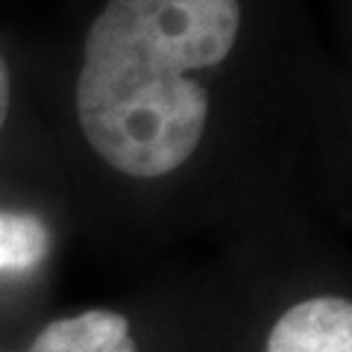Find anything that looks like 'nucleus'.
I'll return each instance as SVG.
<instances>
[{
	"label": "nucleus",
	"mask_w": 352,
	"mask_h": 352,
	"mask_svg": "<svg viewBox=\"0 0 352 352\" xmlns=\"http://www.w3.org/2000/svg\"><path fill=\"white\" fill-rule=\"evenodd\" d=\"M241 0H109L85 36L76 118L118 173L156 179L200 147L208 91L194 74L223 62Z\"/></svg>",
	"instance_id": "1"
},
{
	"label": "nucleus",
	"mask_w": 352,
	"mask_h": 352,
	"mask_svg": "<svg viewBox=\"0 0 352 352\" xmlns=\"http://www.w3.org/2000/svg\"><path fill=\"white\" fill-rule=\"evenodd\" d=\"M267 352H352V305L311 296L291 305L267 335Z\"/></svg>",
	"instance_id": "2"
},
{
	"label": "nucleus",
	"mask_w": 352,
	"mask_h": 352,
	"mask_svg": "<svg viewBox=\"0 0 352 352\" xmlns=\"http://www.w3.org/2000/svg\"><path fill=\"white\" fill-rule=\"evenodd\" d=\"M27 352H135V340L126 317L97 308L47 323Z\"/></svg>",
	"instance_id": "3"
},
{
	"label": "nucleus",
	"mask_w": 352,
	"mask_h": 352,
	"mask_svg": "<svg viewBox=\"0 0 352 352\" xmlns=\"http://www.w3.org/2000/svg\"><path fill=\"white\" fill-rule=\"evenodd\" d=\"M50 232L36 214L0 212V273L30 270L47 256Z\"/></svg>",
	"instance_id": "4"
},
{
	"label": "nucleus",
	"mask_w": 352,
	"mask_h": 352,
	"mask_svg": "<svg viewBox=\"0 0 352 352\" xmlns=\"http://www.w3.org/2000/svg\"><path fill=\"white\" fill-rule=\"evenodd\" d=\"M9 100H12V82H9L6 59H3V53H0V129H3L6 118H9Z\"/></svg>",
	"instance_id": "5"
}]
</instances>
